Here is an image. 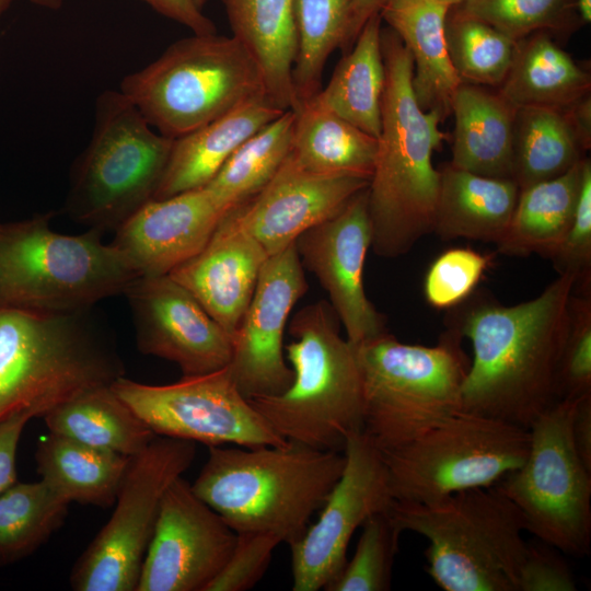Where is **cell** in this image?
Segmentation results:
<instances>
[{
    "instance_id": "obj_1",
    "label": "cell",
    "mask_w": 591,
    "mask_h": 591,
    "mask_svg": "<svg viewBox=\"0 0 591 591\" xmlns=\"http://www.w3.org/2000/svg\"><path fill=\"white\" fill-rule=\"evenodd\" d=\"M569 275L536 298L502 305L471 294L457 304L449 329L466 337L473 359L462 387L463 410L529 429L558 402L557 379L575 288Z\"/></svg>"
},
{
    "instance_id": "obj_2",
    "label": "cell",
    "mask_w": 591,
    "mask_h": 591,
    "mask_svg": "<svg viewBox=\"0 0 591 591\" xmlns=\"http://www.w3.org/2000/svg\"><path fill=\"white\" fill-rule=\"evenodd\" d=\"M381 47L385 84L368 206L373 252L397 257L433 231L440 171L432 154L445 135L440 115L419 106L412 57L393 30H381Z\"/></svg>"
},
{
    "instance_id": "obj_3",
    "label": "cell",
    "mask_w": 591,
    "mask_h": 591,
    "mask_svg": "<svg viewBox=\"0 0 591 591\" xmlns=\"http://www.w3.org/2000/svg\"><path fill=\"white\" fill-rule=\"evenodd\" d=\"M208 448L194 493L235 533H273L289 546L303 536L345 466L343 452L291 441Z\"/></svg>"
},
{
    "instance_id": "obj_4",
    "label": "cell",
    "mask_w": 591,
    "mask_h": 591,
    "mask_svg": "<svg viewBox=\"0 0 591 591\" xmlns=\"http://www.w3.org/2000/svg\"><path fill=\"white\" fill-rule=\"evenodd\" d=\"M289 334L290 386L281 394L248 401L282 439L343 452L348 437L362 430L363 389L356 348L340 336L336 313L325 301L300 309Z\"/></svg>"
},
{
    "instance_id": "obj_5",
    "label": "cell",
    "mask_w": 591,
    "mask_h": 591,
    "mask_svg": "<svg viewBox=\"0 0 591 591\" xmlns=\"http://www.w3.org/2000/svg\"><path fill=\"white\" fill-rule=\"evenodd\" d=\"M389 514L401 532L426 537V570L444 591H518L525 525L496 485L430 502L394 500Z\"/></svg>"
},
{
    "instance_id": "obj_6",
    "label": "cell",
    "mask_w": 591,
    "mask_h": 591,
    "mask_svg": "<svg viewBox=\"0 0 591 591\" xmlns=\"http://www.w3.org/2000/svg\"><path fill=\"white\" fill-rule=\"evenodd\" d=\"M84 311L0 305V420L32 408L38 417L125 373L111 341Z\"/></svg>"
},
{
    "instance_id": "obj_7",
    "label": "cell",
    "mask_w": 591,
    "mask_h": 591,
    "mask_svg": "<svg viewBox=\"0 0 591 591\" xmlns=\"http://www.w3.org/2000/svg\"><path fill=\"white\" fill-rule=\"evenodd\" d=\"M448 331L436 346L401 343L387 332L354 345L363 389L362 431L381 451L399 448L463 410L470 361Z\"/></svg>"
},
{
    "instance_id": "obj_8",
    "label": "cell",
    "mask_w": 591,
    "mask_h": 591,
    "mask_svg": "<svg viewBox=\"0 0 591 591\" xmlns=\"http://www.w3.org/2000/svg\"><path fill=\"white\" fill-rule=\"evenodd\" d=\"M102 234L56 232L48 213L0 222V305L84 311L123 294L138 276Z\"/></svg>"
},
{
    "instance_id": "obj_9",
    "label": "cell",
    "mask_w": 591,
    "mask_h": 591,
    "mask_svg": "<svg viewBox=\"0 0 591 591\" xmlns=\"http://www.w3.org/2000/svg\"><path fill=\"white\" fill-rule=\"evenodd\" d=\"M118 90L154 130L173 140L265 96L244 47L217 33L174 42L154 61L126 74Z\"/></svg>"
},
{
    "instance_id": "obj_10",
    "label": "cell",
    "mask_w": 591,
    "mask_h": 591,
    "mask_svg": "<svg viewBox=\"0 0 591 591\" xmlns=\"http://www.w3.org/2000/svg\"><path fill=\"white\" fill-rule=\"evenodd\" d=\"M173 142L119 90L103 91L90 141L71 171L66 210L89 229L116 231L154 199Z\"/></svg>"
},
{
    "instance_id": "obj_11",
    "label": "cell",
    "mask_w": 591,
    "mask_h": 591,
    "mask_svg": "<svg viewBox=\"0 0 591 591\" xmlns=\"http://www.w3.org/2000/svg\"><path fill=\"white\" fill-rule=\"evenodd\" d=\"M529 429L462 410L413 441L381 452L396 501L430 502L495 486L518 468L529 450Z\"/></svg>"
},
{
    "instance_id": "obj_12",
    "label": "cell",
    "mask_w": 591,
    "mask_h": 591,
    "mask_svg": "<svg viewBox=\"0 0 591 591\" xmlns=\"http://www.w3.org/2000/svg\"><path fill=\"white\" fill-rule=\"evenodd\" d=\"M577 399L554 403L532 422L523 463L496 486L519 510L525 531L561 553L584 556L591 545V471L571 440Z\"/></svg>"
},
{
    "instance_id": "obj_13",
    "label": "cell",
    "mask_w": 591,
    "mask_h": 591,
    "mask_svg": "<svg viewBox=\"0 0 591 591\" xmlns=\"http://www.w3.org/2000/svg\"><path fill=\"white\" fill-rule=\"evenodd\" d=\"M195 442L155 436L131 456L115 509L76 561V591H136L166 489L192 465Z\"/></svg>"
},
{
    "instance_id": "obj_14",
    "label": "cell",
    "mask_w": 591,
    "mask_h": 591,
    "mask_svg": "<svg viewBox=\"0 0 591 591\" xmlns=\"http://www.w3.org/2000/svg\"><path fill=\"white\" fill-rule=\"evenodd\" d=\"M115 393L157 434L208 447L278 445V436L237 387L228 366L174 383L151 385L120 376Z\"/></svg>"
},
{
    "instance_id": "obj_15",
    "label": "cell",
    "mask_w": 591,
    "mask_h": 591,
    "mask_svg": "<svg viewBox=\"0 0 591 591\" xmlns=\"http://www.w3.org/2000/svg\"><path fill=\"white\" fill-rule=\"evenodd\" d=\"M343 453V473L317 521L290 545L293 591L325 589L343 570L355 531L394 501L382 453L362 430L348 437Z\"/></svg>"
},
{
    "instance_id": "obj_16",
    "label": "cell",
    "mask_w": 591,
    "mask_h": 591,
    "mask_svg": "<svg viewBox=\"0 0 591 591\" xmlns=\"http://www.w3.org/2000/svg\"><path fill=\"white\" fill-rule=\"evenodd\" d=\"M236 533L182 476L166 489L136 591H206Z\"/></svg>"
},
{
    "instance_id": "obj_17",
    "label": "cell",
    "mask_w": 591,
    "mask_h": 591,
    "mask_svg": "<svg viewBox=\"0 0 591 591\" xmlns=\"http://www.w3.org/2000/svg\"><path fill=\"white\" fill-rule=\"evenodd\" d=\"M123 294L142 354L176 363L183 375L208 373L230 363L233 337L169 275L139 276Z\"/></svg>"
},
{
    "instance_id": "obj_18",
    "label": "cell",
    "mask_w": 591,
    "mask_h": 591,
    "mask_svg": "<svg viewBox=\"0 0 591 591\" xmlns=\"http://www.w3.org/2000/svg\"><path fill=\"white\" fill-rule=\"evenodd\" d=\"M296 243L269 256L251 302L233 336L229 367L247 398L278 395L291 384L293 371L283 355L289 314L308 290Z\"/></svg>"
},
{
    "instance_id": "obj_19",
    "label": "cell",
    "mask_w": 591,
    "mask_h": 591,
    "mask_svg": "<svg viewBox=\"0 0 591 591\" xmlns=\"http://www.w3.org/2000/svg\"><path fill=\"white\" fill-rule=\"evenodd\" d=\"M371 241L366 187L294 242L302 266L315 275L327 292L347 339L355 346L386 332L384 316L368 299L363 286Z\"/></svg>"
},
{
    "instance_id": "obj_20",
    "label": "cell",
    "mask_w": 591,
    "mask_h": 591,
    "mask_svg": "<svg viewBox=\"0 0 591 591\" xmlns=\"http://www.w3.org/2000/svg\"><path fill=\"white\" fill-rule=\"evenodd\" d=\"M234 207L207 187L152 199L126 220L111 244L137 276H163L195 256Z\"/></svg>"
},
{
    "instance_id": "obj_21",
    "label": "cell",
    "mask_w": 591,
    "mask_h": 591,
    "mask_svg": "<svg viewBox=\"0 0 591 591\" xmlns=\"http://www.w3.org/2000/svg\"><path fill=\"white\" fill-rule=\"evenodd\" d=\"M369 182L313 174L287 157L270 182L233 211L242 227L271 256L336 213Z\"/></svg>"
},
{
    "instance_id": "obj_22",
    "label": "cell",
    "mask_w": 591,
    "mask_h": 591,
    "mask_svg": "<svg viewBox=\"0 0 591 591\" xmlns=\"http://www.w3.org/2000/svg\"><path fill=\"white\" fill-rule=\"evenodd\" d=\"M268 257L232 208L206 245L169 276L186 288L233 337Z\"/></svg>"
},
{
    "instance_id": "obj_23",
    "label": "cell",
    "mask_w": 591,
    "mask_h": 591,
    "mask_svg": "<svg viewBox=\"0 0 591 591\" xmlns=\"http://www.w3.org/2000/svg\"><path fill=\"white\" fill-rule=\"evenodd\" d=\"M233 37L255 62L265 97L282 109L297 107L293 66L298 55L296 0H222Z\"/></svg>"
},
{
    "instance_id": "obj_24",
    "label": "cell",
    "mask_w": 591,
    "mask_h": 591,
    "mask_svg": "<svg viewBox=\"0 0 591 591\" xmlns=\"http://www.w3.org/2000/svg\"><path fill=\"white\" fill-rule=\"evenodd\" d=\"M449 8L436 0H390L380 16L408 50L414 66L413 90L424 111L437 112L443 120L463 82L452 66L445 42Z\"/></svg>"
},
{
    "instance_id": "obj_25",
    "label": "cell",
    "mask_w": 591,
    "mask_h": 591,
    "mask_svg": "<svg viewBox=\"0 0 591 591\" xmlns=\"http://www.w3.org/2000/svg\"><path fill=\"white\" fill-rule=\"evenodd\" d=\"M283 112L255 97L175 139L154 199L206 186L247 138Z\"/></svg>"
},
{
    "instance_id": "obj_26",
    "label": "cell",
    "mask_w": 591,
    "mask_h": 591,
    "mask_svg": "<svg viewBox=\"0 0 591 591\" xmlns=\"http://www.w3.org/2000/svg\"><path fill=\"white\" fill-rule=\"evenodd\" d=\"M515 111L499 92L462 82L452 102L450 164L482 176L512 179Z\"/></svg>"
},
{
    "instance_id": "obj_27",
    "label": "cell",
    "mask_w": 591,
    "mask_h": 591,
    "mask_svg": "<svg viewBox=\"0 0 591 591\" xmlns=\"http://www.w3.org/2000/svg\"><path fill=\"white\" fill-rule=\"evenodd\" d=\"M520 188L513 179L477 175L451 164L440 171L433 231L442 240L499 243Z\"/></svg>"
},
{
    "instance_id": "obj_28",
    "label": "cell",
    "mask_w": 591,
    "mask_h": 591,
    "mask_svg": "<svg viewBox=\"0 0 591 591\" xmlns=\"http://www.w3.org/2000/svg\"><path fill=\"white\" fill-rule=\"evenodd\" d=\"M288 158L302 170L324 176L371 179L378 138L322 106L314 96L299 103Z\"/></svg>"
},
{
    "instance_id": "obj_29",
    "label": "cell",
    "mask_w": 591,
    "mask_h": 591,
    "mask_svg": "<svg viewBox=\"0 0 591 591\" xmlns=\"http://www.w3.org/2000/svg\"><path fill=\"white\" fill-rule=\"evenodd\" d=\"M590 89L589 72L541 31L515 42L498 92L514 108L566 109L589 95Z\"/></svg>"
},
{
    "instance_id": "obj_30",
    "label": "cell",
    "mask_w": 591,
    "mask_h": 591,
    "mask_svg": "<svg viewBox=\"0 0 591 591\" xmlns=\"http://www.w3.org/2000/svg\"><path fill=\"white\" fill-rule=\"evenodd\" d=\"M131 456L50 432L38 442L37 472L66 500L108 508L115 503Z\"/></svg>"
},
{
    "instance_id": "obj_31",
    "label": "cell",
    "mask_w": 591,
    "mask_h": 591,
    "mask_svg": "<svg viewBox=\"0 0 591 591\" xmlns=\"http://www.w3.org/2000/svg\"><path fill=\"white\" fill-rule=\"evenodd\" d=\"M584 161L558 177L520 189L508 229L496 244L499 254L552 257L572 220Z\"/></svg>"
},
{
    "instance_id": "obj_32",
    "label": "cell",
    "mask_w": 591,
    "mask_h": 591,
    "mask_svg": "<svg viewBox=\"0 0 591 591\" xmlns=\"http://www.w3.org/2000/svg\"><path fill=\"white\" fill-rule=\"evenodd\" d=\"M50 432L134 456L157 436L111 385L89 389L43 416Z\"/></svg>"
},
{
    "instance_id": "obj_33",
    "label": "cell",
    "mask_w": 591,
    "mask_h": 591,
    "mask_svg": "<svg viewBox=\"0 0 591 591\" xmlns=\"http://www.w3.org/2000/svg\"><path fill=\"white\" fill-rule=\"evenodd\" d=\"M381 21L380 14L367 21L327 85L314 95L322 106L375 138L385 84Z\"/></svg>"
},
{
    "instance_id": "obj_34",
    "label": "cell",
    "mask_w": 591,
    "mask_h": 591,
    "mask_svg": "<svg viewBox=\"0 0 591 591\" xmlns=\"http://www.w3.org/2000/svg\"><path fill=\"white\" fill-rule=\"evenodd\" d=\"M584 151L566 109L517 108L512 179L520 189L565 174Z\"/></svg>"
},
{
    "instance_id": "obj_35",
    "label": "cell",
    "mask_w": 591,
    "mask_h": 591,
    "mask_svg": "<svg viewBox=\"0 0 591 591\" xmlns=\"http://www.w3.org/2000/svg\"><path fill=\"white\" fill-rule=\"evenodd\" d=\"M70 502L43 479L16 482L0 495V566L35 552L65 522Z\"/></svg>"
},
{
    "instance_id": "obj_36",
    "label": "cell",
    "mask_w": 591,
    "mask_h": 591,
    "mask_svg": "<svg viewBox=\"0 0 591 591\" xmlns=\"http://www.w3.org/2000/svg\"><path fill=\"white\" fill-rule=\"evenodd\" d=\"M294 121V111H285L247 138L205 187L232 207L256 195L287 159Z\"/></svg>"
},
{
    "instance_id": "obj_37",
    "label": "cell",
    "mask_w": 591,
    "mask_h": 591,
    "mask_svg": "<svg viewBox=\"0 0 591 591\" xmlns=\"http://www.w3.org/2000/svg\"><path fill=\"white\" fill-rule=\"evenodd\" d=\"M351 1L296 0L299 45L292 77L297 106L321 90V79L329 55L336 48H343Z\"/></svg>"
},
{
    "instance_id": "obj_38",
    "label": "cell",
    "mask_w": 591,
    "mask_h": 591,
    "mask_svg": "<svg viewBox=\"0 0 591 591\" xmlns=\"http://www.w3.org/2000/svg\"><path fill=\"white\" fill-rule=\"evenodd\" d=\"M444 34L450 60L463 82L501 85L512 61L514 40L459 7L449 9Z\"/></svg>"
},
{
    "instance_id": "obj_39",
    "label": "cell",
    "mask_w": 591,
    "mask_h": 591,
    "mask_svg": "<svg viewBox=\"0 0 591 591\" xmlns=\"http://www.w3.org/2000/svg\"><path fill=\"white\" fill-rule=\"evenodd\" d=\"M362 532L352 558L324 589L326 591H387L398 549L401 531L389 510L370 515L361 525Z\"/></svg>"
},
{
    "instance_id": "obj_40",
    "label": "cell",
    "mask_w": 591,
    "mask_h": 591,
    "mask_svg": "<svg viewBox=\"0 0 591 591\" xmlns=\"http://www.w3.org/2000/svg\"><path fill=\"white\" fill-rule=\"evenodd\" d=\"M457 7L517 42L535 32L566 27L576 5L575 0H465Z\"/></svg>"
},
{
    "instance_id": "obj_41",
    "label": "cell",
    "mask_w": 591,
    "mask_h": 591,
    "mask_svg": "<svg viewBox=\"0 0 591 591\" xmlns=\"http://www.w3.org/2000/svg\"><path fill=\"white\" fill-rule=\"evenodd\" d=\"M558 401L591 393V290L572 291L557 379Z\"/></svg>"
},
{
    "instance_id": "obj_42",
    "label": "cell",
    "mask_w": 591,
    "mask_h": 591,
    "mask_svg": "<svg viewBox=\"0 0 591 591\" xmlns=\"http://www.w3.org/2000/svg\"><path fill=\"white\" fill-rule=\"evenodd\" d=\"M489 264V257L471 248L443 252L425 278V297L437 309L454 308L474 291Z\"/></svg>"
},
{
    "instance_id": "obj_43",
    "label": "cell",
    "mask_w": 591,
    "mask_h": 591,
    "mask_svg": "<svg viewBox=\"0 0 591 591\" xmlns=\"http://www.w3.org/2000/svg\"><path fill=\"white\" fill-rule=\"evenodd\" d=\"M559 275L575 278L576 291L591 290V163L586 159L570 225L549 258Z\"/></svg>"
},
{
    "instance_id": "obj_44",
    "label": "cell",
    "mask_w": 591,
    "mask_h": 591,
    "mask_svg": "<svg viewBox=\"0 0 591 591\" xmlns=\"http://www.w3.org/2000/svg\"><path fill=\"white\" fill-rule=\"evenodd\" d=\"M280 538L267 532H240L230 558L206 591H245L263 577Z\"/></svg>"
},
{
    "instance_id": "obj_45",
    "label": "cell",
    "mask_w": 591,
    "mask_h": 591,
    "mask_svg": "<svg viewBox=\"0 0 591 591\" xmlns=\"http://www.w3.org/2000/svg\"><path fill=\"white\" fill-rule=\"evenodd\" d=\"M554 547L528 544L519 571L518 591H575L577 583L568 564Z\"/></svg>"
},
{
    "instance_id": "obj_46",
    "label": "cell",
    "mask_w": 591,
    "mask_h": 591,
    "mask_svg": "<svg viewBox=\"0 0 591 591\" xmlns=\"http://www.w3.org/2000/svg\"><path fill=\"white\" fill-rule=\"evenodd\" d=\"M37 413L32 408L18 409L0 420V495L18 482L16 451L25 425Z\"/></svg>"
},
{
    "instance_id": "obj_47",
    "label": "cell",
    "mask_w": 591,
    "mask_h": 591,
    "mask_svg": "<svg viewBox=\"0 0 591 591\" xmlns=\"http://www.w3.org/2000/svg\"><path fill=\"white\" fill-rule=\"evenodd\" d=\"M157 13L189 28L194 34L217 33L213 22L193 0H141Z\"/></svg>"
},
{
    "instance_id": "obj_48",
    "label": "cell",
    "mask_w": 591,
    "mask_h": 591,
    "mask_svg": "<svg viewBox=\"0 0 591 591\" xmlns=\"http://www.w3.org/2000/svg\"><path fill=\"white\" fill-rule=\"evenodd\" d=\"M570 432L577 454L591 471V393L576 401Z\"/></svg>"
},
{
    "instance_id": "obj_49",
    "label": "cell",
    "mask_w": 591,
    "mask_h": 591,
    "mask_svg": "<svg viewBox=\"0 0 591 591\" xmlns=\"http://www.w3.org/2000/svg\"><path fill=\"white\" fill-rule=\"evenodd\" d=\"M390 0H352L350 8L349 24L347 30L346 39L343 46V50L347 53L356 42L361 28L367 21L375 15L380 14L381 9Z\"/></svg>"
},
{
    "instance_id": "obj_50",
    "label": "cell",
    "mask_w": 591,
    "mask_h": 591,
    "mask_svg": "<svg viewBox=\"0 0 591 591\" xmlns=\"http://www.w3.org/2000/svg\"><path fill=\"white\" fill-rule=\"evenodd\" d=\"M569 119L584 149L591 144V101L590 94L566 108Z\"/></svg>"
},
{
    "instance_id": "obj_51",
    "label": "cell",
    "mask_w": 591,
    "mask_h": 591,
    "mask_svg": "<svg viewBox=\"0 0 591 591\" xmlns=\"http://www.w3.org/2000/svg\"><path fill=\"white\" fill-rule=\"evenodd\" d=\"M576 9L583 22L591 21V0H575Z\"/></svg>"
},
{
    "instance_id": "obj_52",
    "label": "cell",
    "mask_w": 591,
    "mask_h": 591,
    "mask_svg": "<svg viewBox=\"0 0 591 591\" xmlns=\"http://www.w3.org/2000/svg\"><path fill=\"white\" fill-rule=\"evenodd\" d=\"M30 2L47 10H58L62 7L65 0H30Z\"/></svg>"
},
{
    "instance_id": "obj_53",
    "label": "cell",
    "mask_w": 591,
    "mask_h": 591,
    "mask_svg": "<svg viewBox=\"0 0 591 591\" xmlns=\"http://www.w3.org/2000/svg\"><path fill=\"white\" fill-rule=\"evenodd\" d=\"M16 0H0V19L7 13Z\"/></svg>"
},
{
    "instance_id": "obj_54",
    "label": "cell",
    "mask_w": 591,
    "mask_h": 591,
    "mask_svg": "<svg viewBox=\"0 0 591 591\" xmlns=\"http://www.w3.org/2000/svg\"><path fill=\"white\" fill-rule=\"evenodd\" d=\"M436 1L443 4V5H445L449 9H451V8H455V7L460 5L465 0H436Z\"/></svg>"
},
{
    "instance_id": "obj_55",
    "label": "cell",
    "mask_w": 591,
    "mask_h": 591,
    "mask_svg": "<svg viewBox=\"0 0 591 591\" xmlns=\"http://www.w3.org/2000/svg\"><path fill=\"white\" fill-rule=\"evenodd\" d=\"M195 4L202 10V8L208 3L209 0H193Z\"/></svg>"
}]
</instances>
